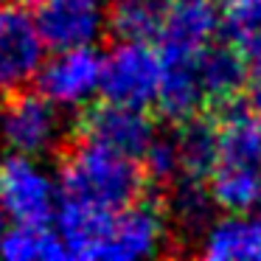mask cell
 <instances>
[{"mask_svg":"<svg viewBox=\"0 0 261 261\" xmlns=\"http://www.w3.org/2000/svg\"><path fill=\"white\" fill-rule=\"evenodd\" d=\"M12 3H20V6H34V3H40V0H12Z\"/></svg>","mask_w":261,"mask_h":261,"instance_id":"cb8c5ba5","label":"cell"},{"mask_svg":"<svg viewBox=\"0 0 261 261\" xmlns=\"http://www.w3.org/2000/svg\"><path fill=\"white\" fill-rule=\"evenodd\" d=\"M169 186H171V194L163 202L166 222L171 219L186 236H199L211 225V214L216 208L205 180H194V177L180 174Z\"/></svg>","mask_w":261,"mask_h":261,"instance_id":"e0dca14e","label":"cell"},{"mask_svg":"<svg viewBox=\"0 0 261 261\" xmlns=\"http://www.w3.org/2000/svg\"><path fill=\"white\" fill-rule=\"evenodd\" d=\"M225 14H219V29L225 42L250 65L261 68V0H225Z\"/></svg>","mask_w":261,"mask_h":261,"instance_id":"d6986e66","label":"cell"},{"mask_svg":"<svg viewBox=\"0 0 261 261\" xmlns=\"http://www.w3.org/2000/svg\"><path fill=\"white\" fill-rule=\"evenodd\" d=\"M59 115L57 104H51L42 93L17 90L3 98V118H0V132L12 152L17 154H42L59 146Z\"/></svg>","mask_w":261,"mask_h":261,"instance_id":"8992f818","label":"cell"},{"mask_svg":"<svg viewBox=\"0 0 261 261\" xmlns=\"http://www.w3.org/2000/svg\"><path fill=\"white\" fill-rule=\"evenodd\" d=\"M227 104L225 115L216 121L219 129V158L242 160V163L261 169V115L253 110Z\"/></svg>","mask_w":261,"mask_h":261,"instance_id":"ac0fdd59","label":"cell"},{"mask_svg":"<svg viewBox=\"0 0 261 261\" xmlns=\"http://www.w3.org/2000/svg\"><path fill=\"white\" fill-rule=\"evenodd\" d=\"M110 216L113 211L93 208L76 199H62V208L57 211V236L62 239L68 258H98Z\"/></svg>","mask_w":261,"mask_h":261,"instance_id":"9a60e30c","label":"cell"},{"mask_svg":"<svg viewBox=\"0 0 261 261\" xmlns=\"http://www.w3.org/2000/svg\"><path fill=\"white\" fill-rule=\"evenodd\" d=\"M45 42L34 17L20 3H0V98L25 90L37 79Z\"/></svg>","mask_w":261,"mask_h":261,"instance_id":"3957f363","label":"cell"},{"mask_svg":"<svg viewBox=\"0 0 261 261\" xmlns=\"http://www.w3.org/2000/svg\"><path fill=\"white\" fill-rule=\"evenodd\" d=\"M34 23L54 51L93 45L107 25V0H40Z\"/></svg>","mask_w":261,"mask_h":261,"instance_id":"ba28073f","label":"cell"},{"mask_svg":"<svg viewBox=\"0 0 261 261\" xmlns=\"http://www.w3.org/2000/svg\"><path fill=\"white\" fill-rule=\"evenodd\" d=\"M101 76V57L93 45L57 51L48 65H40V93L57 107H79L96 93Z\"/></svg>","mask_w":261,"mask_h":261,"instance_id":"30bf717a","label":"cell"},{"mask_svg":"<svg viewBox=\"0 0 261 261\" xmlns=\"http://www.w3.org/2000/svg\"><path fill=\"white\" fill-rule=\"evenodd\" d=\"M0 255H6L9 261H59L68 258L62 239L48 225H29V222H17L12 230H3L0 239Z\"/></svg>","mask_w":261,"mask_h":261,"instance_id":"44dd1931","label":"cell"},{"mask_svg":"<svg viewBox=\"0 0 261 261\" xmlns=\"http://www.w3.org/2000/svg\"><path fill=\"white\" fill-rule=\"evenodd\" d=\"M0 239H3V216H0Z\"/></svg>","mask_w":261,"mask_h":261,"instance_id":"d4e9b609","label":"cell"},{"mask_svg":"<svg viewBox=\"0 0 261 261\" xmlns=\"http://www.w3.org/2000/svg\"><path fill=\"white\" fill-rule=\"evenodd\" d=\"M219 34V9L216 0H171L166 3L160 23V57L197 59L199 51Z\"/></svg>","mask_w":261,"mask_h":261,"instance_id":"9c48e42d","label":"cell"},{"mask_svg":"<svg viewBox=\"0 0 261 261\" xmlns=\"http://www.w3.org/2000/svg\"><path fill=\"white\" fill-rule=\"evenodd\" d=\"M76 135L87 138L93 143L121 152L126 158L141 160L149 141L154 138L158 126L146 115V107H129V104L96 101L76 118Z\"/></svg>","mask_w":261,"mask_h":261,"instance_id":"5b68a950","label":"cell"},{"mask_svg":"<svg viewBox=\"0 0 261 261\" xmlns=\"http://www.w3.org/2000/svg\"><path fill=\"white\" fill-rule=\"evenodd\" d=\"M247 104L253 113L261 115V68H258V76L253 82H247Z\"/></svg>","mask_w":261,"mask_h":261,"instance_id":"603a6c76","label":"cell"},{"mask_svg":"<svg viewBox=\"0 0 261 261\" xmlns=\"http://www.w3.org/2000/svg\"><path fill=\"white\" fill-rule=\"evenodd\" d=\"M54 182L29 154L6 158L0 163V205L14 222L48 225L54 216Z\"/></svg>","mask_w":261,"mask_h":261,"instance_id":"52a82bcc","label":"cell"},{"mask_svg":"<svg viewBox=\"0 0 261 261\" xmlns=\"http://www.w3.org/2000/svg\"><path fill=\"white\" fill-rule=\"evenodd\" d=\"M59 186L62 199L93 205L101 211H118L146 194L149 180L135 158L93 143L82 135L59 141Z\"/></svg>","mask_w":261,"mask_h":261,"instance_id":"6da1fadb","label":"cell"},{"mask_svg":"<svg viewBox=\"0 0 261 261\" xmlns=\"http://www.w3.org/2000/svg\"><path fill=\"white\" fill-rule=\"evenodd\" d=\"M194 65H197V76H199V85H202L205 101L227 107V104L242 98L244 87L250 82L247 79L250 65L227 42L225 45H214L211 42L205 51L197 54Z\"/></svg>","mask_w":261,"mask_h":261,"instance_id":"7c38bea8","label":"cell"},{"mask_svg":"<svg viewBox=\"0 0 261 261\" xmlns=\"http://www.w3.org/2000/svg\"><path fill=\"white\" fill-rule=\"evenodd\" d=\"M199 253L211 261H261V219L227 214L202 230Z\"/></svg>","mask_w":261,"mask_h":261,"instance_id":"4fadbf2b","label":"cell"},{"mask_svg":"<svg viewBox=\"0 0 261 261\" xmlns=\"http://www.w3.org/2000/svg\"><path fill=\"white\" fill-rule=\"evenodd\" d=\"M174 143L182 177L205 180L219 160V129H216V121L211 118L194 115V118L177 124Z\"/></svg>","mask_w":261,"mask_h":261,"instance_id":"2e32d148","label":"cell"},{"mask_svg":"<svg viewBox=\"0 0 261 261\" xmlns=\"http://www.w3.org/2000/svg\"><path fill=\"white\" fill-rule=\"evenodd\" d=\"M205 186L216 208L227 214H247L261 197V169L242 160L219 158L205 177Z\"/></svg>","mask_w":261,"mask_h":261,"instance_id":"5bb4252c","label":"cell"},{"mask_svg":"<svg viewBox=\"0 0 261 261\" xmlns=\"http://www.w3.org/2000/svg\"><path fill=\"white\" fill-rule=\"evenodd\" d=\"M160 54L149 42L118 40L113 51L101 59L98 87L104 101L149 107L154 101L160 82Z\"/></svg>","mask_w":261,"mask_h":261,"instance_id":"7a4b0ae2","label":"cell"},{"mask_svg":"<svg viewBox=\"0 0 261 261\" xmlns=\"http://www.w3.org/2000/svg\"><path fill=\"white\" fill-rule=\"evenodd\" d=\"M169 233L163 205L152 199H135L124 208L113 211L107 233L98 247V258L107 261H135L160 253Z\"/></svg>","mask_w":261,"mask_h":261,"instance_id":"277c9868","label":"cell"},{"mask_svg":"<svg viewBox=\"0 0 261 261\" xmlns=\"http://www.w3.org/2000/svg\"><path fill=\"white\" fill-rule=\"evenodd\" d=\"M143 160V174L149 182L154 186H169L171 180L180 177V158H177V143H174V132L171 135H160L154 132V138L149 141L146 152L141 154Z\"/></svg>","mask_w":261,"mask_h":261,"instance_id":"7402d4cb","label":"cell"},{"mask_svg":"<svg viewBox=\"0 0 261 261\" xmlns=\"http://www.w3.org/2000/svg\"><path fill=\"white\" fill-rule=\"evenodd\" d=\"M160 82L154 93L158 113L169 124H182V121L199 115V107L205 104V93L197 76L194 59L182 57H160Z\"/></svg>","mask_w":261,"mask_h":261,"instance_id":"8fae6325","label":"cell"},{"mask_svg":"<svg viewBox=\"0 0 261 261\" xmlns=\"http://www.w3.org/2000/svg\"><path fill=\"white\" fill-rule=\"evenodd\" d=\"M166 0H107V25L118 40L152 42L163 23Z\"/></svg>","mask_w":261,"mask_h":261,"instance_id":"ffe728a7","label":"cell"},{"mask_svg":"<svg viewBox=\"0 0 261 261\" xmlns=\"http://www.w3.org/2000/svg\"><path fill=\"white\" fill-rule=\"evenodd\" d=\"M255 205H258V211H261V197H258V202H255Z\"/></svg>","mask_w":261,"mask_h":261,"instance_id":"484cf974","label":"cell"}]
</instances>
